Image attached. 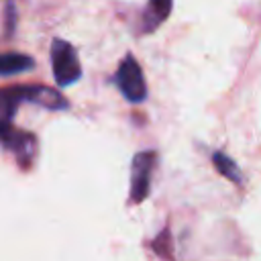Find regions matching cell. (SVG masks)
Instances as JSON below:
<instances>
[{
	"label": "cell",
	"instance_id": "1",
	"mask_svg": "<svg viewBox=\"0 0 261 261\" xmlns=\"http://www.w3.org/2000/svg\"><path fill=\"white\" fill-rule=\"evenodd\" d=\"M51 67L59 88H67L82 77L80 57L75 49L63 39H53L51 43Z\"/></svg>",
	"mask_w": 261,
	"mask_h": 261
},
{
	"label": "cell",
	"instance_id": "10",
	"mask_svg": "<svg viewBox=\"0 0 261 261\" xmlns=\"http://www.w3.org/2000/svg\"><path fill=\"white\" fill-rule=\"evenodd\" d=\"M153 249L159 257L171 261L173 259V243H171V234H169V228H163L157 237H155V243H153Z\"/></svg>",
	"mask_w": 261,
	"mask_h": 261
},
{
	"label": "cell",
	"instance_id": "3",
	"mask_svg": "<svg viewBox=\"0 0 261 261\" xmlns=\"http://www.w3.org/2000/svg\"><path fill=\"white\" fill-rule=\"evenodd\" d=\"M0 145L4 149H8L16 157V161H18V165L22 169L29 167L33 163L35 155H37V139H35V135L27 133L22 128H16L14 124L6 126L0 133Z\"/></svg>",
	"mask_w": 261,
	"mask_h": 261
},
{
	"label": "cell",
	"instance_id": "5",
	"mask_svg": "<svg viewBox=\"0 0 261 261\" xmlns=\"http://www.w3.org/2000/svg\"><path fill=\"white\" fill-rule=\"evenodd\" d=\"M24 100L33 102L37 106H43L47 110H67L69 108V102L61 92L47 88V86H39V84L24 86Z\"/></svg>",
	"mask_w": 261,
	"mask_h": 261
},
{
	"label": "cell",
	"instance_id": "2",
	"mask_svg": "<svg viewBox=\"0 0 261 261\" xmlns=\"http://www.w3.org/2000/svg\"><path fill=\"white\" fill-rule=\"evenodd\" d=\"M114 82L116 88L120 90V94L133 102V104H141L147 98V84H145V75L141 65L133 59V55H126L120 63L118 69L114 73Z\"/></svg>",
	"mask_w": 261,
	"mask_h": 261
},
{
	"label": "cell",
	"instance_id": "6",
	"mask_svg": "<svg viewBox=\"0 0 261 261\" xmlns=\"http://www.w3.org/2000/svg\"><path fill=\"white\" fill-rule=\"evenodd\" d=\"M24 100V86L0 88V133L12 124L16 106Z\"/></svg>",
	"mask_w": 261,
	"mask_h": 261
},
{
	"label": "cell",
	"instance_id": "8",
	"mask_svg": "<svg viewBox=\"0 0 261 261\" xmlns=\"http://www.w3.org/2000/svg\"><path fill=\"white\" fill-rule=\"evenodd\" d=\"M35 67L33 57L24 55V53H4L0 55V75H14V73H22Z\"/></svg>",
	"mask_w": 261,
	"mask_h": 261
},
{
	"label": "cell",
	"instance_id": "7",
	"mask_svg": "<svg viewBox=\"0 0 261 261\" xmlns=\"http://www.w3.org/2000/svg\"><path fill=\"white\" fill-rule=\"evenodd\" d=\"M171 2L173 0H149L143 12V33H153L159 29L167 16L171 14Z\"/></svg>",
	"mask_w": 261,
	"mask_h": 261
},
{
	"label": "cell",
	"instance_id": "4",
	"mask_svg": "<svg viewBox=\"0 0 261 261\" xmlns=\"http://www.w3.org/2000/svg\"><path fill=\"white\" fill-rule=\"evenodd\" d=\"M155 151H143L133 157L130 167V202L141 204L151 192V175L155 167Z\"/></svg>",
	"mask_w": 261,
	"mask_h": 261
},
{
	"label": "cell",
	"instance_id": "9",
	"mask_svg": "<svg viewBox=\"0 0 261 261\" xmlns=\"http://www.w3.org/2000/svg\"><path fill=\"white\" fill-rule=\"evenodd\" d=\"M212 163H214L216 171H218L222 177H226L228 181H232V184H241V181H243V175H241L239 165H237L228 155L216 151V153L212 155Z\"/></svg>",
	"mask_w": 261,
	"mask_h": 261
},
{
	"label": "cell",
	"instance_id": "11",
	"mask_svg": "<svg viewBox=\"0 0 261 261\" xmlns=\"http://www.w3.org/2000/svg\"><path fill=\"white\" fill-rule=\"evenodd\" d=\"M6 16H8V20H6V33H12L14 31V4L12 2L6 4Z\"/></svg>",
	"mask_w": 261,
	"mask_h": 261
}]
</instances>
